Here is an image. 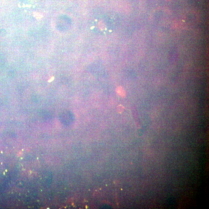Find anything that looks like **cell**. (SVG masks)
Masks as SVG:
<instances>
[{
    "label": "cell",
    "mask_w": 209,
    "mask_h": 209,
    "mask_svg": "<svg viewBox=\"0 0 209 209\" xmlns=\"http://www.w3.org/2000/svg\"><path fill=\"white\" fill-rule=\"evenodd\" d=\"M92 29L98 34L106 35L112 32L113 28V24L108 17H99L93 22Z\"/></svg>",
    "instance_id": "1"
},
{
    "label": "cell",
    "mask_w": 209,
    "mask_h": 209,
    "mask_svg": "<svg viewBox=\"0 0 209 209\" xmlns=\"http://www.w3.org/2000/svg\"><path fill=\"white\" fill-rule=\"evenodd\" d=\"M117 94L123 97H124L126 96V94L125 91L122 87H119L117 88Z\"/></svg>",
    "instance_id": "2"
},
{
    "label": "cell",
    "mask_w": 209,
    "mask_h": 209,
    "mask_svg": "<svg viewBox=\"0 0 209 209\" xmlns=\"http://www.w3.org/2000/svg\"><path fill=\"white\" fill-rule=\"evenodd\" d=\"M33 15H34V16L36 18L37 20H40L43 17V16L41 14L37 12L33 13Z\"/></svg>",
    "instance_id": "3"
},
{
    "label": "cell",
    "mask_w": 209,
    "mask_h": 209,
    "mask_svg": "<svg viewBox=\"0 0 209 209\" xmlns=\"http://www.w3.org/2000/svg\"><path fill=\"white\" fill-rule=\"evenodd\" d=\"M54 78L53 77H52L51 78H50V79H49V80L48 81L49 82H52V81L53 80V79H54Z\"/></svg>",
    "instance_id": "4"
},
{
    "label": "cell",
    "mask_w": 209,
    "mask_h": 209,
    "mask_svg": "<svg viewBox=\"0 0 209 209\" xmlns=\"http://www.w3.org/2000/svg\"><path fill=\"white\" fill-rule=\"evenodd\" d=\"M168 1H169V0H168Z\"/></svg>",
    "instance_id": "5"
}]
</instances>
